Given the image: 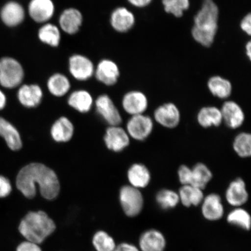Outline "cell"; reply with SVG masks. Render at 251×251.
<instances>
[{
  "label": "cell",
  "instance_id": "cell-15",
  "mask_svg": "<svg viewBox=\"0 0 251 251\" xmlns=\"http://www.w3.org/2000/svg\"><path fill=\"white\" fill-rule=\"evenodd\" d=\"M223 121L231 129H236L243 125L245 114L238 103L231 100L225 101L221 109Z\"/></svg>",
  "mask_w": 251,
  "mask_h": 251
},
{
  "label": "cell",
  "instance_id": "cell-2",
  "mask_svg": "<svg viewBox=\"0 0 251 251\" xmlns=\"http://www.w3.org/2000/svg\"><path fill=\"white\" fill-rule=\"evenodd\" d=\"M219 9L213 0H203L201 7L194 17L191 36L199 45L211 47L219 28Z\"/></svg>",
  "mask_w": 251,
  "mask_h": 251
},
{
  "label": "cell",
  "instance_id": "cell-25",
  "mask_svg": "<svg viewBox=\"0 0 251 251\" xmlns=\"http://www.w3.org/2000/svg\"><path fill=\"white\" fill-rule=\"evenodd\" d=\"M197 121L203 128L218 127L223 122L221 109L214 106H204L198 113Z\"/></svg>",
  "mask_w": 251,
  "mask_h": 251
},
{
  "label": "cell",
  "instance_id": "cell-28",
  "mask_svg": "<svg viewBox=\"0 0 251 251\" xmlns=\"http://www.w3.org/2000/svg\"><path fill=\"white\" fill-rule=\"evenodd\" d=\"M68 104L81 113L89 112L92 107L93 100L87 91L76 90L72 93L68 100Z\"/></svg>",
  "mask_w": 251,
  "mask_h": 251
},
{
  "label": "cell",
  "instance_id": "cell-35",
  "mask_svg": "<svg viewBox=\"0 0 251 251\" xmlns=\"http://www.w3.org/2000/svg\"><path fill=\"white\" fill-rule=\"evenodd\" d=\"M92 243L96 251H114L115 241L105 231H99L94 235Z\"/></svg>",
  "mask_w": 251,
  "mask_h": 251
},
{
  "label": "cell",
  "instance_id": "cell-40",
  "mask_svg": "<svg viewBox=\"0 0 251 251\" xmlns=\"http://www.w3.org/2000/svg\"><path fill=\"white\" fill-rule=\"evenodd\" d=\"M240 29L248 36L251 35V14H247L241 20L240 24Z\"/></svg>",
  "mask_w": 251,
  "mask_h": 251
},
{
  "label": "cell",
  "instance_id": "cell-39",
  "mask_svg": "<svg viewBox=\"0 0 251 251\" xmlns=\"http://www.w3.org/2000/svg\"><path fill=\"white\" fill-rule=\"evenodd\" d=\"M16 251H42V250L39 244L26 240L19 244Z\"/></svg>",
  "mask_w": 251,
  "mask_h": 251
},
{
  "label": "cell",
  "instance_id": "cell-18",
  "mask_svg": "<svg viewBox=\"0 0 251 251\" xmlns=\"http://www.w3.org/2000/svg\"><path fill=\"white\" fill-rule=\"evenodd\" d=\"M43 97L42 88L38 84H24L18 91L17 97L22 105L26 108L38 106Z\"/></svg>",
  "mask_w": 251,
  "mask_h": 251
},
{
  "label": "cell",
  "instance_id": "cell-44",
  "mask_svg": "<svg viewBox=\"0 0 251 251\" xmlns=\"http://www.w3.org/2000/svg\"><path fill=\"white\" fill-rule=\"evenodd\" d=\"M245 50H246V55L249 58V60H251V40H249L246 43V46H245Z\"/></svg>",
  "mask_w": 251,
  "mask_h": 251
},
{
  "label": "cell",
  "instance_id": "cell-14",
  "mask_svg": "<svg viewBox=\"0 0 251 251\" xmlns=\"http://www.w3.org/2000/svg\"><path fill=\"white\" fill-rule=\"evenodd\" d=\"M83 21V15L78 9L69 8L62 12L58 23L63 31L70 35H74L79 31Z\"/></svg>",
  "mask_w": 251,
  "mask_h": 251
},
{
  "label": "cell",
  "instance_id": "cell-6",
  "mask_svg": "<svg viewBox=\"0 0 251 251\" xmlns=\"http://www.w3.org/2000/svg\"><path fill=\"white\" fill-rule=\"evenodd\" d=\"M69 71L72 77L78 81H86L92 78L95 67L86 56L76 54L72 55L68 61Z\"/></svg>",
  "mask_w": 251,
  "mask_h": 251
},
{
  "label": "cell",
  "instance_id": "cell-34",
  "mask_svg": "<svg viewBox=\"0 0 251 251\" xmlns=\"http://www.w3.org/2000/svg\"><path fill=\"white\" fill-rule=\"evenodd\" d=\"M156 201L163 209L175 208L180 202L179 197L174 190L162 189L156 196Z\"/></svg>",
  "mask_w": 251,
  "mask_h": 251
},
{
  "label": "cell",
  "instance_id": "cell-20",
  "mask_svg": "<svg viewBox=\"0 0 251 251\" xmlns=\"http://www.w3.org/2000/svg\"><path fill=\"white\" fill-rule=\"evenodd\" d=\"M202 213L203 217L209 221L221 219L224 214V207L221 197L219 194L212 193L204 199L202 202Z\"/></svg>",
  "mask_w": 251,
  "mask_h": 251
},
{
  "label": "cell",
  "instance_id": "cell-13",
  "mask_svg": "<svg viewBox=\"0 0 251 251\" xmlns=\"http://www.w3.org/2000/svg\"><path fill=\"white\" fill-rule=\"evenodd\" d=\"M122 106L125 111L131 116L144 114L148 108L149 100L141 91H130L125 94Z\"/></svg>",
  "mask_w": 251,
  "mask_h": 251
},
{
  "label": "cell",
  "instance_id": "cell-4",
  "mask_svg": "<svg viewBox=\"0 0 251 251\" xmlns=\"http://www.w3.org/2000/svg\"><path fill=\"white\" fill-rule=\"evenodd\" d=\"M25 76L24 70L20 62L14 58L0 59V85L12 89L21 85Z\"/></svg>",
  "mask_w": 251,
  "mask_h": 251
},
{
  "label": "cell",
  "instance_id": "cell-21",
  "mask_svg": "<svg viewBox=\"0 0 251 251\" xmlns=\"http://www.w3.org/2000/svg\"><path fill=\"white\" fill-rule=\"evenodd\" d=\"M0 137L5 141L8 148L14 151H17L23 147V141L17 128L2 117H0Z\"/></svg>",
  "mask_w": 251,
  "mask_h": 251
},
{
  "label": "cell",
  "instance_id": "cell-33",
  "mask_svg": "<svg viewBox=\"0 0 251 251\" xmlns=\"http://www.w3.org/2000/svg\"><path fill=\"white\" fill-rule=\"evenodd\" d=\"M233 147L241 158H249L251 155V135L246 132L238 134L235 137Z\"/></svg>",
  "mask_w": 251,
  "mask_h": 251
},
{
  "label": "cell",
  "instance_id": "cell-43",
  "mask_svg": "<svg viewBox=\"0 0 251 251\" xmlns=\"http://www.w3.org/2000/svg\"><path fill=\"white\" fill-rule=\"evenodd\" d=\"M7 105V97L2 91L0 89V111L4 109Z\"/></svg>",
  "mask_w": 251,
  "mask_h": 251
},
{
  "label": "cell",
  "instance_id": "cell-37",
  "mask_svg": "<svg viewBox=\"0 0 251 251\" xmlns=\"http://www.w3.org/2000/svg\"><path fill=\"white\" fill-rule=\"evenodd\" d=\"M178 177L180 183L183 186L191 185V179H192V171L191 168L188 166L183 165L180 166L178 169Z\"/></svg>",
  "mask_w": 251,
  "mask_h": 251
},
{
  "label": "cell",
  "instance_id": "cell-8",
  "mask_svg": "<svg viewBox=\"0 0 251 251\" xmlns=\"http://www.w3.org/2000/svg\"><path fill=\"white\" fill-rule=\"evenodd\" d=\"M120 75V70L117 63L109 59L100 61L95 67L94 74L97 80L108 86L117 84Z\"/></svg>",
  "mask_w": 251,
  "mask_h": 251
},
{
  "label": "cell",
  "instance_id": "cell-27",
  "mask_svg": "<svg viewBox=\"0 0 251 251\" xmlns=\"http://www.w3.org/2000/svg\"><path fill=\"white\" fill-rule=\"evenodd\" d=\"M178 194L180 201L186 207L199 205L204 199L203 190L191 185L182 186Z\"/></svg>",
  "mask_w": 251,
  "mask_h": 251
},
{
  "label": "cell",
  "instance_id": "cell-3",
  "mask_svg": "<svg viewBox=\"0 0 251 251\" xmlns=\"http://www.w3.org/2000/svg\"><path fill=\"white\" fill-rule=\"evenodd\" d=\"M55 222L44 211L30 212L22 219L19 231L25 239L37 244L54 233Z\"/></svg>",
  "mask_w": 251,
  "mask_h": 251
},
{
  "label": "cell",
  "instance_id": "cell-30",
  "mask_svg": "<svg viewBox=\"0 0 251 251\" xmlns=\"http://www.w3.org/2000/svg\"><path fill=\"white\" fill-rule=\"evenodd\" d=\"M50 93L55 97L65 95L71 89V82L65 75L55 73L49 78L47 83Z\"/></svg>",
  "mask_w": 251,
  "mask_h": 251
},
{
  "label": "cell",
  "instance_id": "cell-1",
  "mask_svg": "<svg viewBox=\"0 0 251 251\" xmlns=\"http://www.w3.org/2000/svg\"><path fill=\"white\" fill-rule=\"evenodd\" d=\"M36 184L41 195L46 200L55 199L60 191L57 176L52 169L39 163H31L18 172L16 186L25 197L31 199L36 196Z\"/></svg>",
  "mask_w": 251,
  "mask_h": 251
},
{
  "label": "cell",
  "instance_id": "cell-26",
  "mask_svg": "<svg viewBox=\"0 0 251 251\" xmlns=\"http://www.w3.org/2000/svg\"><path fill=\"white\" fill-rule=\"evenodd\" d=\"M73 124L66 117H61L52 125L51 134L56 142H67L73 136Z\"/></svg>",
  "mask_w": 251,
  "mask_h": 251
},
{
  "label": "cell",
  "instance_id": "cell-11",
  "mask_svg": "<svg viewBox=\"0 0 251 251\" xmlns=\"http://www.w3.org/2000/svg\"><path fill=\"white\" fill-rule=\"evenodd\" d=\"M136 22L133 12L125 7L116 8L110 16V24L112 27L120 33H127L132 29Z\"/></svg>",
  "mask_w": 251,
  "mask_h": 251
},
{
  "label": "cell",
  "instance_id": "cell-32",
  "mask_svg": "<svg viewBox=\"0 0 251 251\" xmlns=\"http://www.w3.org/2000/svg\"><path fill=\"white\" fill-rule=\"evenodd\" d=\"M163 7L166 13L179 18L190 7V0H162Z\"/></svg>",
  "mask_w": 251,
  "mask_h": 251
},
{
  "label": "cell",
  "instance_id": "cell-41",
  "mask_svg": "<svg viewBox=\"0 0 251 251\" xmlns=\"http://www.w3.org/2000/svg\"><path fill=\"white\" fill-rule=\"evenodd\" d=\"M133 7L137 8H144L151 4L153 0H127Z\"/></svg>",
  "mask_w": 251,
  "mask_h": 251
},
{
  "label": "cell",
  "instance_id": "cell-16",
  "mask_svg": "<svg viewBox=\"0 0 251 251\" xmlns=\"http://www.w3.org/2000/svg\"><path fill=\"white\" fill-rule=\"evenodd\" d=\"M104 141L106 147L114 152H121L129 145L130 139L123 128L111 126L106 131Z\"/></svg>",
  "mask_w": 251,
  "mask_h": 251
},
{
  "label": "cell",
  "instance_id": "cell-42",
  "mask_svg": "<svg viewBox=\"0 0 251 251\" xmlns=\"http://www.w3.org/2000/svg\"><path fill=\"white\" fill-rule=\"evenodd\" d=\"M114 251H140L136 246L128 243H122L116 246Z\"/></svg>",
  "mask_w": 251,
  "mask_h": 251
},
{
  "label": "cell",
  "instance_id": "cell-10",
  "mask_svg": "<svg viewBox=\"0 0 251 251\" xmlns=\"http://www.w3.org/2000/svg\"><path fill=\"white\" fill-rule=\"evenodd\" d=\"M28 13L36 23H48L55 13L54 3L52 0H31L28 5Z\"/></svg>",
  "mask_w": 251,
  "mask_h": 251
},
{
  "label": "cell",
  "instance_id": "cell-9",
  "mask_svg": "<svg viewBox=\"0 0 251 251\" xmlns=\"http://www.w3.org/2000/svg\"><path fill=\"white\" fill-rule=\"evenodd\" d=\"M153 117L157 123L168 128L176 127L181 119L179 109L173 102L165 103L159 106L155 110Z\"/></svg>",
  "mask_w": 251,
  "mask_h": 251
},
{
  "label": "cell",
  "instance_id": "cell-29",
  "mask_svg": "<svg viewBox=\"0 0 251 251\" xmlns=\"http://www.w3.org/2000/svg\"><path fill=\"white\" fill-rule=\"evenodd\" d=\"M38 38L41 42L46 45L57 47L61 40L60 29L51 23L43 24L38 31Z\"/></svg>",
  "mask_w": 251,
  "mask_h": 251
},
{
  "label": "cell",
  "instance_id": "cell-12",
  "mask_svg": "<svg viewBox=\"0 0 251 251\" xmlns=\"http://www.w3.org/2000/svg\"><path fill=\"white\" fill-rule=\"evenodd\" d=\"M96 106L97 112L111 126H118L122 123L120 113L108 95L99 96L96 100Z\"/></svg>",
  "mask_w": 251,
  "mask_h": 251
},
{
  "label": "cell",
  "instance_id": "cell-17",
  "mask_svg": "<svg viewBox=\"0 0 251 251\" xmlns=\"http://www.w3.org/2000/svg\"><path fill=\"white\" fill-rule=\"evenodd\" d=\"M25 11L20 3L9 1L3 6L0 17L3 23L8 27H15L23 23L25 18Z\"/></svg>",
  "mask_w": 251,
  "mask_h": 251
},
{
  "label": "cell",
  "instance_id": "cell-22",
  "mask_svg": "<svg viewBox=\"0 0 251 251\" xmlns=\"http://www.w3.org/2000/svg\"><path fill=\"white\" fill-rule=\"evenodd\" d=\"M139 245L142 251H164L166 240L161 232L150 230L141 235Z\"/></svg>",
  "mask_w": 251,
  "mask_h": 251
},
{
  "label": "cell",
  "instance_id": "cell-5",
  "mask_svg": "<svg viewBox=\"0 0 251 251\" xmlns=\"http://www.w3.org/2000/svg\"><path fill=\"white\" fill-rule=\"evenodd\" d=\"M119 200L122 209L128 217H134L142 211L144 199L142 193L138 188L131 186L122 187Z\"/></svg>",
  "mask_w": 251,
  "mask_h": 251
},
{
  "label": "cell",
  "instance_id": "cell-7",
  "mask_svg": "<svg viewBox=\"0 0 251 251\" xmlns=\"http://www.w3.org/2000/svg\"><path fill=\"white\" fill-rule=\"evenodd\" d=\"M153 123L151 118L144 114L132 116L127 124V133L138 141H144L152 133Z\"/></svg>",
  "mask_w": 251,
  "mask_h": 251
},
{
  "label": "cell",
  "instance_id": "cell-23",
  "mask_svg": "<svg viewBox=\"0 0 251 251\" xmlns=\"http://www.w3.org/2000/svg\"><path fill=\"white\" fill-rule=\"evenodd\" d=\"M207 87L213 96L222 100L229 98L233 92L231 81L219 75L210 77L207 82Z\"/></svg>",
  "mask_w": 251,
  "mask_h": 251
},
{
  "label": "cell",
  "instance_id": "cell-19",
  "mask_svg": "<svg viewBox=\"0 0 251 251\" xmlns=\"http://www.w3.org/2000/svg\"><path fill=\"white\" fill-rule=\"evenodd\" d=\"M246 184L241 178L232 181L226 191V199L230 205L240 207L249 200Z\"/></svg>",
  "mask_w": 251,
  "mask_h": 251
},
{
  "label": "cell",
  "instance_id": "cell-36",
  "mask_svg": "<svg viewBox=\"0 0 251 251\" xmlns=\"http://www.w3.org/2000/svg\"><path fill=\"white\" fill-rule=\"evenodd\" d=\"M227 221L231 224L238 226L247 230L251 228V216L249 212L242 208H237L229 213Z\"/></svg>",
  "mask_w": 251,
  "mask_h": 251
},
{
  "label": "cell",
  "instance_id": "cell-24",
  "mask_svg": "<svg viewBox=\"0 0 251 251\" xmlns=\"http://www.w3.org/2000/svg\"><path fill=\"white\" fill-rule=\"evenodd\" d=\"M127 178L130 186L140 190L149 186L151 176L145 165L134 164L128 169Z\"/></svg>",
  "mask_w": 251,
  "mask_h": 251
},
{
  "label": "cell",
  "instance_id": "cell-38",
  "mask_svg": "<svg viewBox=\"0 0 251 251\" xmlns=\"http://www.w3.org/2000/svg\"><path fill=\"white\" fill-rule=\"evenodd\" d=\"M12 190V184L10 180L7 177L0 175V199L5 198L10 195Z\"/></svg>",
  "mask_w": 251,
  "mask_h": 251
},
{
  "label": "cell",
  "instance_id": "cell-31",
  "mask_svg": "<svg viewBox=\"0 0 251 251\" xmlns=\"http://www.w3.org/2000/svg\"><path fill=\"white\" fill-rule=\"evenodd\" d=\"M192 179L191 186L203 190L210 181L211 180L213 175L209 168L202 163H198L193 168Z\"/></svg>",
  "mask_w": 251,
  "mask_h": 251
}]
</instances>
